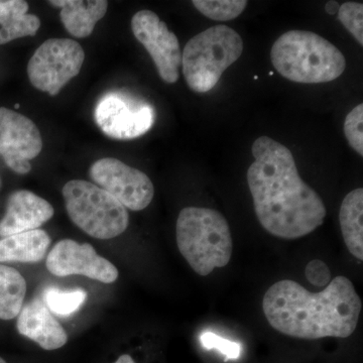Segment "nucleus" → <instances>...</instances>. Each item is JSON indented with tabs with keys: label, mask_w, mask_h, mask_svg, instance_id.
Instances as JSON below:
<instances>
[{
	"label": "nucleus",
	"mask_w": 363,
	"mask_h": 363,
	"mask_svg": "<svg viewBox=\"0 0 363 363\" xmlns=\"http://www.w3.org/2000/svg\"><path fill=\"white\" fill-rule=\"evenodd\" d=\"M255 162L247 169L248 187L259 223L272 235L297 240L323 224L326 207L303 181L292 152L269 136L252 147Z\"/></svg>",
	"instance_id": "f257e3e1"
},
{
	"label": "nucleus",
	"mask_w": 363,
	"mask_h": 363,
	"mask_svg": "<svg viewBox=\"0 0 363 363\" xmlns=\"http://www.w3.org/2000/svg\"><path fill=\"white\" fill-rule=\"evenodd\" d=\"M362 308L352 281L343 276L331 279L319 293L281 279L262 298L264 316L274 330L306 340L350 337L357 328Z\"/></svg>",
	"instance_id": "f03ea898"
},
{
	"label": "nucleus",
	"mask_w": 363,
	"mask_h": 363,
	"mask_svg": "<svg viewBox=\"0 0 363 363\" xmlns=\"http://www.w3.org/2000/svg\"><path fill=\"white\" fill-rule=\"evenodd\" d=\"M271 59L284 78L302 84L331 82L346 68L345 57L337 47L308 30H289L279 37Z\"/></svg>",
	"instance_id": "7ed1b4c3"
},
{
	"label": "nucleus",
	"mask_w": 363,
	"mask_h": 363,
	"mask_svg": "<svg viewBox=\"0 0 363 363\" xmlns=\"http://www.w3.org/2000/svg\"><path fill=\"white\" fill-rule=\"evenodd\" d=\"M177 245L199 276L226 267L233 255V236L225 217L211 208L186 207L176 225Z\"/></svg>",
	"instance_id": "20e7f679"
},
{
	"label": "nucleus",
	"mask_w": 363,
	"mask_h": 363,
	"mask_svg": "<svg viewBox=\"0 0 363 363\" xmlns=\"http://www.w3.org/2000/svg\"><path fill=\"white\" fill-rule=\"evenodd\" d=\"M243 40L227 26H215L189 40L182 52V69L186 82L196 93L213 89L222 74L240 58Z\"/></svg>",
	"instance_id": "39448f33"
},
{
	"label": "nucleus",
	"mask_w": 363,
	"mask_h": 363,
	"mask_svg": "<svg viewBox=\"0 0 363 363\" xmlns=\"http://www.w3.org/2000/svg\"><path fill=\"white\" fill-rule=\"evenodd\" d=\"M62 193L72 222L91 238L112 240L128 229V209L96 184L69 181Z\"/></svg>",
	"instance_id": "423d86ee"
},
{
	"label": "nucleus",
	"mask_w": 363,
	"mask_h": 363,
	"mask_svg": "<svg viewBox=\"0 0 363 363\" xmlns=\"http://www.w3.org/2000/svg\"><path fill=\"white\" fill-rule=\"evenodd\" d=\"M84 60V50L76 40H47L28 61V79L33 87L55 96L80 73Z\"/></svg>",
	"instance_id": "0eeeda50"
},
{
	"label": "nucleus",
	"mask_w": 363,
	"mask_h": 363,
	"mask_svg": "<svg viewBox=\"0 0 363 363\" xmlns=\"http://www.w3.org/2000/svg\"><path fill=\"white\" fill-rule=\"evenodd\" d=\"M98 128L108 138L130 140L147 133L156 121L152 105L125 91H111L100 98L94 112Z\"/></svg>",
	"instance_id": "6e6552de"
},
{
	"label": "nucleus",
	"mask_w": 363,
	"mask_h": 363,
	"mask_svg": "<svg viewBox=\"0 0 363 363\" xmlns=\"http://www.w3.org/2000/svg\"><path fill=\"white\" fill-rule=\"evenodd\" d=\"M90 178L133 211H142L154 199V184L147 174L114 157L95 162L90 168Z\"/></svg>",
	"instance_id": "1a4fd4ad"
},
{
	"label": "nucleus",
	"mask_w": 363,
	"mask_h": 363,
	"mask_svg": "<svg viewBox=\"0 0 363 363\" xmlns=\"http://www.w3.org/2000/svg\"><path fill=\"white\" fill-rule=\"evenodd\" d=\"M131 30L152 57L160 77L169 84L176 83L180 78L182 52L175 33L156 13L145 9L133 16Z\"/></svg>",
	"instance_id": "9d476101"
},
{
	"label": "nucleus",
	"mask_w": 363,
	"mask_h": 363,
	"mask_svg": "<svg viewBox=\"0 0 363 363\" xmlns=\"http://www.w3.org/2000/svg\"><path fill=\"white\" fill-rule=\"evenodd\" d=\"M43 150L38 126L28 117L0 107V156L14 173L26 175L32 171L30 160Z\"/></svg>",
	"instance_id": "9b49d317"
},
{
	"label": "nucleus",
	"mask_w": 363,
	"mask_h": 363,
	"mask_svg": "<svg viewBox=\"0 0 363 363\" xmlns=\"http://www.w3.org/2000/svg\"><path fill=\"white\" fill-rule=\"evenodd\" d=\"M45 266L56 277L79 274L104 284L114 283L118 279V269L97 255L92 245L72 240L59 241L48 255Z\"/></svg>",
	"instance_id": "f8f14e48"
},
{
	"label": "nucleus",
	"mask_w": 363,
	"mask_h": 363,
	"mask_svg": "<svg viewBox=\"0 0 363 363\" xmlns=\"http://www.w3.org/2000/svg\"><path fill=\"white\" fill-rule=\"evenodd\" d=\"M54 214V208L44 198L30 191H16L7 199L6 215L0 220V238L39 229Z\"/></svg>",
	"instance_id": "ddd939ff"
},
{
	"label": "nucleus",
	"mask_w": 363,
	"mask_h": 363,
	"mask_svg": "<svg viewBox=\"0 0 363 363\" xmlns=\"http://www.w3.org/2000/svg\"><path fill=\"white\" fill-rule=\"evenodd\" d=\"M16 328L18 333L39 344L45 350L63 347L68 335L62 325L52 317L42 298H33L23 306L18 314Z\"/></svg>",
	"instance_id": "4468645a"
},
{
	"label": "nucleus",
	"mask_w": 363,
	"mask_h": 363,
	"mask_svg": "<svg viewBox=\"0 0 363 363\" xmlns=\"http://www.w3.org/2000/svg\"><path fill=\"white\" fill-rule=\"evenodd\" d=\"M49 4L61 9L60 18L67 32L79 39L89 37L108 9L105 0H52Z\"/></svg>",
	"instance_id": "2eb2a0df"
},
{
	"label": "nucleus",
	"mask_w": 363,
	"mask_h": 363,
	"mask_svg": "<svg viewBox=\"0 0 363 363\" xmlns=\"http://www.w3.org/2000/svg\"><path fill=\"white\" fill-rule=\"evenodd\" d=\"M51 238L43 229L7 236L0 240V262L37 264L45 259Z\"/></svg>",
	"instance_id": "dca6fc26"
},
{
	"label": "nucleus",
	"mask_w": 363,
	"mask_h": 363,
	"mask_svg": "<svg viewBox=\"0 0 363 363\" xmlns=\"http://www.w3.org/2000/svg\"><path fill=\"white\" fill-rule=\"evenodd\" d=\"M28 11L23 0H0V45L37 35L40 20Z\"/></svg>",
	"instance_id": "f3484780"
},
{
	"label": "nucleus",
	"mask_w": 363,
	"mask_h": 363,
	"mask_svg": "<svg viewBox=\"0 0 363 363\" xmlns=\"http://www.w3.org/2000/svg\"><path fill=\"white\" fill-rule=\"evenodd\" d=\"M344 242L353 257L363 259V189L351 191L344 198L339 212Z\"/></svg>",
	"instance_id": "a211bd4d"
},
{
	"label": "nucleus",
	"mask_w": 363,
	"mask_h": 363,
	"mask_svg": "<svg viewBox=\"0 0 363 363\" xmlns=\"http://www.w3.org/2000/svg\"><path fill=\"white\" fill-rule=\"evenodd\" d=\"M26 281L18 269L0 264V319L13 320L23 307Z\"/></svg>",
	"instance_id": "6ab92c4d"
},
{
	"label": "nucleus",
	"mask_w": 363,
	"mask_h": 363,
	"mask_svg": "<svg viewBox=\"0 0 363 363\" xmlns=\"http://www.w3.org/2000/svg\"><path fill=\"white\" fill-rule=\"evenodd\" d=\"M192 4L203 16L216 21L238 18L247 6L245 0H193Z\"/></svg>",
	"instance_id": "aec40b11"
},
{
	"label": "nucleus",
	"mask_w": 363,
	"mask_h": 363,
	"mask_svg": "<svg viewBox=\"0 0 363 363\" xmlns=\"http://www.w3.org/2000/svg\"><path fill=\"white\" fill-rule=\"evenodd\" d=\"M87 293L84 290L65 291L49 288L45 291L44 302L55 314L69 316L84 304Z\"/></svg>",
	"instance_id": "412c9836"
},
{
	"label": "nucleus",
	"mask_w": 363,
	"mask_h": 363,
	"mask_svg": "<svg viewBox=\"0 0 363 363\" xmlns=\"http://www.w3.org/2000/svg\"><path fill=\"white\" fill-rule=\"evenodd\" d=\"M338 18L344 28L363 45V4L348 1L341 4Z\"/></svg>",
	"instance_id": "4be33fe9"
},
{
	"label": "nucleus",
	"mask_w": 363,
	"mask_h": 363,
	"mask_svg": "<svg viewBox=\"0 0 363 363\" xmlns=\"http://www.w3.org/2000/svg\"><path fill=\"white\" fill-rule=\"evenodd\" d=\"M363 104L357 105L345 117L344 135L348 143L355 152L363 156Z\"/></svg>",
	"instance_id": "5701e85b"
},
{
	"label": "nucleus",
	"mask_w": 363,
	"mask_h": 363,
	"mask_svg": "<svg viewBox=\"0 0 363 363\" xmlns=\"http://www.w3.org/2000/svg\"><path fill=\"white\" fill-rule=\"evenodd\" d=\"M202 345L207 350H217L225 355L227 359H236L240 355V344L222 338L211 332H205L200 337Z\"/></svg>",
	"instance_id": "b1692460"
},
{
	"label": "nucleus",
	"mask_w": 363,
	"mask_h": 363,
	"mask_svg": "<svg viewBox=\"0 0 363 363\" xmlns=\"http://www.w3.org/2000/svg\"><path fill=\"white\" fill-rule=\"evenodd\" d=\"M305 276L313 286L326 288L331 281V272L328 266L320 259H314L307 264Z\"/></svg>",
	"instance_id": "393cba45"
},
{
	"label": "nucleus",
	"mask_w": 363,
	"mask_h": 363,
	"mask_svg": "<svg viewBox=\"0 0 363 363\" xmlns=\"http://www.w3.org/2000/svg\"><path fill=\"white\" fill-rule=\"evenodd\" d=\"M339 4L337 1H328L326 4V11L327 13L330 14V16H334L338 13L339 11Z\"/></svg>",
	"instance_id": "a878e982"
},
{
	"label": "nucleus",
	"mask_w": 363,
	"mask_h": 363,
	"mask_svg": "<svg viewBox=\"0 0 363 363\" xmlns=\"http://www.w3.org/2000/svg\"><path fill=\"white\" fill-rule=\"evenodd\" d=\"M114 363H135V362L130 355L123 354L121 355V357H119L118 359H117Z\"/></svg>",
	"instance_id": "bb28decb"
},
{
	"label": "nucleus",
	"mask_w": 363,
	"mask_h": 363,
	"mask_svg": "<svg viewBox=\"0 0 363 363\" xmlns=\"http://www.w3.org/2000/svg\"><path fill=\"white\" fill-rule=\"evenodd\" d=\"M0 363H6L4 358L0 357Z\"/></svg>",
	"instance_id": "cd10ccee"
},
{
	"label": "nucleus",
	"mask_w": 363,
	"mask_h": 363,
	"mask_svg": "<svg viewBox=\"0 0 363 363\" xmlns=\"http://www.w3.org/2000/svg\"><path fill=\"white\" fill-rule=\"evenodd\" d=\"M16 108H20V104H16Z\"/></svg>",
	"instance_id": "c85d7f7f"
},
{
	"label": "nucleus",
	"mask_w": 363,
	"mask_h": 363,
	"mask_svg": "<svg viewBox=\"0 0 363 363\" xmlns=\"http://www.w3.org/2000/svg\"><path fill=\"white\" fill-rule=\"evenodd\" d=\"M0 189H1V179H0Z\"/></svg>",
	"instance_id": "c756f323"
}]
</instances>
